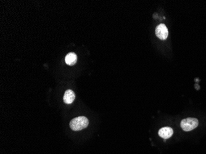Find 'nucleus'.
Masks as SVG:
<instances>
[{
  "instance_id": "nucleus-2",
  "label": "nucleus",
  "mask_w": 206,
  "mask_h": 154,
  "mask_svg": "<svg viewBox=\"0 0 206 154\" xmlns=\"http://www.w3.org/2000/svg\"><path fill=\"white\" fill-rule=\"evenodd\" d=\"M181 128L185 131H190L195 129L199 125L198 120L195 118H187L181 122Z\"/></svg>"
},
{
  "instance_id": "nucleus-6",
  "label": "nucleus",
  "mask_w": 206,
  "mask_h": 154,
  "mask_svg": "<svg viewBox=\"0 0 206 154\" xmlns=\"http://www.w3.org/2000/svg\"><path fill=\"white\" fill-rule=\"evenodd\" d=\"M65 60L67 65L71 66L74 65L77 61V56L74 52H70L66 56Z\"/></svg>"
},
{
  "instance_id": "nucleus-5",
  "label": "nucleus",
  "mask_w": 206,
  "mask_h": 154,
  "mask_svg": "<svg viewBox=\"0 0 206 154\" xmlns=\"http://www.w3.org/2000/svg\"><path fill=\"white\" fill-rule=\"evenodd\" d=\"M75 99V94L72 90L68 89L66 91L63 98V101L64 103L67 104H71L72 103H73Z\"/></svg>"
},
{
  "instance_id": "nucleus-4",
  "label": "nucleus",
  "mask_w": 206,
  "mask_h": 154,
  "mask_svg": "<svg viewBox=\"0 0 206 154\" xmlns=\"http://www.w3.org/2000/svg\"><path fill=\"white\" fill-rule=\"evenodd\" d=\"M174 131L172 128L169 127H165L160 129L159 131V135L160 137H161L163 139H167L172 137L173 135Z\"/></svg>"
},
{
  "instance_id": "nucleus-3",
  "label": "nucleus",
  "mask_w": 206,
  "mask_h": 154,
  "mask_svg": "<svg viewBox=\"0 0 206 154\" xmlns=\"http://www.w3.org/2000/svg\"><path fill=\"white\" fill-rule=\"evenodd\" d=\"M156 36L162 40H165L167 38L169 31L168 29L165 24L161 23L156 28Z\"/></svg>"
},
{
  "instance_id": "nucleus-1",
  "label": "nucleus",
  "mask_w": 206,
  "mask_h": 154,
  "mask_svg": "<svg viewBox=\"0 0 206 154\" xmlns=\"http://www.w3.org/2000/svg\"><path fill=\"white\" fill-rule=\"evenodd\" d=\"M89 121L84 116H80L72 119L70 122V127L73 131H80L88 127Z\"/></svg>"
}]
</instances>
